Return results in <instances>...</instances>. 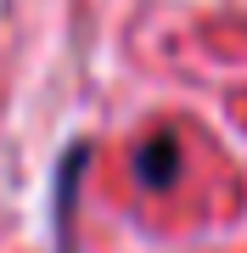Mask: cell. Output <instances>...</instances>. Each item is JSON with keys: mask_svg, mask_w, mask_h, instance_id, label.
Returning <instances> with one entry per match:
<instances>
[{"mask_svg": "<svg viewBox=\"0 0 247 253\" xmlns=\"http://www.w3.org/2000/svg\"><path fill=\"white\" fill-rule=\"evenodd\" d=\"M174 169H180V146H174V141H152L146 152H141V163H135L141 186H169Z\"/></svg>", "mask_w": 247, "mask_h": 253, "instance_id": "1", "label": "cell"}]
</instances>
